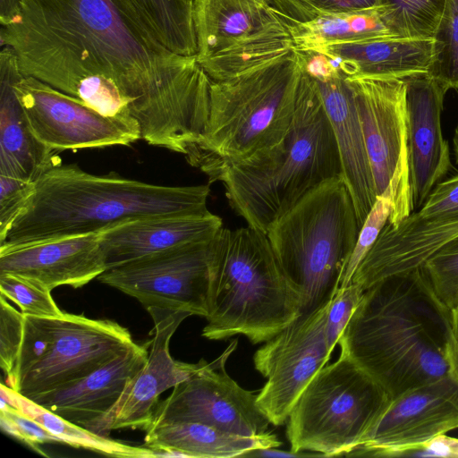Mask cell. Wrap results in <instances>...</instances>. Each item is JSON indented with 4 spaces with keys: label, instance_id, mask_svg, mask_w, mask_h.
<instances>
[{
    "label": "cell",
    "instance_id": "obj_1",
    "mask_svg": "<svg viewBox=\"0 0 458 458\" xmlns=\"http://www.w3.org/2000/svg\"><path fill=\"white\" fill-rule=\"evenodd\" d=\"M0 23L22 75L137 123L148 144L177 127L191 56L169 51L113 0H0Z\"/></svg>",
    "mask_w": 458,
    "mask_h": 458
},
{
    "label": "cell",
    "instance_id": "obj_2",
    "mask_svg": "<svg viewBox=\"0 0 458 458\" xmlns=\"http://www.w3.org/2000/svg\"><path fill=\"white\" fill-rule=\"evenodd\" d=\"M450 309L420 267L367 288L338 344L391 400L450 373Z\"/></svg>",
    "mask_w": 458,
    "mask_h": 458
},
{
    "label": "cell",
    "instance_id": "obj_3",
    "mask_svg": "<svg viewBox=\"0 0 458 458\" xmlns=\"http://www.w3.org/2000/svg\"><path fill=\"white\" fill-rule=\"evenodd\" d=\"M209 184L165 186L97 175L60 160L33 181V191L4 236L0 249L98 233L150 216L204 215Z\"/></svg>",
    "mask_w": 458,
    "mask_h": 458
},
{
    "label": "cell",
    "instance_id": "obj_4",
    "mask_svg": "<svg viewBox=\"0 0 458 458\" xmlns=\"http://www.w3.org/2000/svg\"><path fill=\"white\" fill-rule=\"evenodd\" d=\"M230 206L248 225L269 226L322 182L342 176L338 148L316 81L303 70L292 126L277 145L216 167Z\"/></svg>",
    "mask_w": 458,
    "mask_h": 458
},
{
    "label": "cell",
    "instance_id": "obj_5",
    "mask_svg": "<svg viewBox=\"0 0 458 458\" xmlns=\"http://www.w3.org/2000/svg\"><path fill=\"white\" fill-rule=\"evenodd\" d=\"M301 315V300L284 276L267 233L222 227L211 244L207 325L202 336L243 335L267 342Z\"/></svg>",
    "mask_w": 458,
    "mask_h": 458
},
{
    "label": "cell",
    "instance_id": "obj_6",
    "mask_svg": "<svg viewBox=\"0 0 458 458\" xmlns=\"http://www.w3.org/2000/svg\"><path fill=\"white\" fill-rule=\"evenodd\" d=\"M302 72L293 51L236 77L211 81L206 129L188 163L208 175L279 144L293 121Z\"/></svg>",
    "mask_w": 458,
    "mask_h": 458
},
{
    "label": "cell",
    "instance_id": "obj_7",
    "mask_svg": "<svg viewBox=\"0 0 458 458\" xmlns=\"http://www.w3.org/2000/svg\"><path fill=\"white\" fill-rule=\"evenodd\" d=\"M359 232L342 176L314 188L269 226L267 235L284 276L301 297V314L333 300Z\"/></svg>",
    "mask_w": 458,
    "mask_h": 458
},
{
    "label": "cell",
    "instance_id": "obj_8",
    "mask_svg": "<svg viewBox=\"0 0 458 458\" xmlns=\"http://www.w3.org/2000/svg\"><path fill=\"white\" fill-rule=\"evenodd\" d=\"M391 398L345 354L324 366L301 394L287 419L293 452L350 454L376 427Z\"/></svg>",
    "mask_w": 458,
    "mask_h": 458
},
{
    "label": "cell",
    "instance_id": "obj_9",
    "mask_svg": "<svg viewBox=\"0 0 458 458\" xmlns=\"http://www.w3.org/2000/svg\"><path fill=\"white\" fill-rule=\"evenodd\" d=\"M135 344L114 320L24 315L18 361L5 385L31 399L82 378Z\"/></svg>",
    "mask_w": 458,
    "mask_h": 458
},
{
    "label": "cell",
    "instance_id": "obj_10",
    "mask_svg": "<svg viewBox=\"0 0 458 458\" xmlns=\"http://www.w3.org/2000/svg\"><path fill=\"white\" fill-rule=\"evenodd\" d=\"M359 114L377 196L392 192L388 224L396 226L412 211L405 84L402 79L346 77Z\"/></svg>",
    "mask_w": 458,
    "mask_h": 458
},
{
    "label": "cell",
    "instance_id": "obj_11",
    "mask_svg": "<svg viewBox=\"0 0 458 458\" xmlns=\"http://www.w3.org/2000/svg\"><path fill=\"white\" fill-rule=\"evenodd\" d=\"M213 238L109 268L98 279L137 299L146 309L183 310L207 318Z\"/></svg>",
    "mask_w": 458,
    "mask_h": 458
},
{
    "label": "cell",
    "instance_id": "obj_12",
    "mask_svg": "<svg viewBox=\"0 0 458 458\" xmlns=\"http://www.w3.org/2000/svg\"><path fill=\"white\" fill-rule=\"evenodd\" d=\"M331 301L301 314L253 356L255 369L267 378L257 403L275 426L287 421L302 391L330 359L325 327Z\"/></svg>",
    "mask_w": 458,
    "mask_h": 458
},
{
    "label": "cell",
    "instance_id": "obj_13",
    "mask_svg": "<svg viewBox=\"0 0 458 458\" xmlns=\"http://www.w3.org/2000/svg\"><path fill=\"white\" fill-rule=\"evenodd\" d=\"M13 88L32 134L54 151L129 146L140 140L136 123L106 116L38 79L21 73Z\"/></svg>",
    "mask_w": 458,
    "mask_h": 458
},
{
    "label": "cell",
    "instance_id": "obj_14",
    "mask_svg": "<svg viewBox=\"0 0 458 458\" xmlns=\"http://www.w3.org/2000/svg\"><path fill=\"white\" fill-rule=\"evenodd\" d=\"M237 339L212 363L205 365L156 407L149 424L199 422L246 437L268 431L270 421L257 403L258 394L240 386L226 372L225 362Z\"/></svg>",
    "mask_w": 458,
    "mask_h": 458
},
{
    "label": "cell",
    "instance_id": "obj_15",
    "mask_svg": "<svg viewBox=\"0 0 458 458\" xmlns=\"http://www.w3.org/2000/svg\"><path fill=\"white\" fill-rule=\"evenodd\" d=\"M458 428V381L448 375L393 399L352 455L396 456L424 450L435 438Z\"/></svg>",
    "mask_w": 458,
    "mask_h": 458
},
{
    "label": "cell",
    "instance_id": "obj_16",
    "mask_svg": "<svg viewBox=\"0 0 458 458\" xmlns=\"http://www.w3.org/2000/svg\"><path fill=\"white\" fill-rule=\"evenodd\" d=\"M154 323L151 347L144 366L128 381L118 402L104 418L96 434L108 437L114 429L145 430L149 426L159 396L167 389L188 379L207 362L191 364L174 360L170 340L190 312L150 307L146 309Z\"/></svg>",
    "mask_w": 458,
    "mask_h": 458
},
{
    "label": "cell",
    "instance_id": "obj_17",
    "mask_svg": "<svg viewBox=\"0 0 458 458\" xmlns=\"http://www.w3.org/2000/svg\"><path fill=\"white\" fill-rule=\"evenodd\" d=\"M402 80L405 84L408 163L415 212L452 167L449 145L441 130L448 90L428 72Z\"/></svg>",
    "mask_w": 458,
    "mask_h": 458
},
{
    "label": "cell",
    "instance_id": "obj_18",
    "mask_svg": "<svg viewBox=\"0 0 458 458\" xmlns=\"http://www.w3.org/2000/svg\"><path fill=\"white\" fill-rule=\"evenodd\" d=\"M106 269L99 233L0 249V275L17 276L50 291L82 287Z\"/></svg>",
    "mask_w": 458,
    "mask_h": 458
},
{
    "label": "cell",
    "instance_id": "obj_19",
    "mask_svg": "<svg viewBox=\"0 0 458 458\" xmlns=\"http://www.w3.org/2000/svg\"><path fill=\"white\" fill-rule=\"evenodd\" d=\"M148 356V344H135L82 378L30 400L95 433Z\"/></svg>",
    "mask_w": 458,
    "mask_h": 458
},
{
    "label": "cell",
    "instance_id": "obj_20",
    "mask_svg": "<svg viewBox=\"0 0 458 458\" xmlns=\"http://www.w3.org/2000/svg\"><path fill=\"white\" fill-rule=\"evenodd\" d=\"M314 80L334 131L342 177L360 230L377 196L353 95L346 76L337 69Z\"/></svg>",
    "mask_w": 458,
    "mask_h": 458
},
{
    "label": "cell",
    "instance_id": "obj_21",
    "mask_svg": "<svg viewBox=\"0 0 458 458\" xmlns=\"http://www.w3.org/2000/svg\"><path fill=\"white\" fill-rule=\"evenodd\" d=\"M222 227V219L211 212L160 216L119 224L100 232L99 238L109 269L179 245L210 240Z\"/></svg>",
    "mask_w": 458,
    "mask_h": 458
},
{
    "label": "cell",
    "instance_id": "obj_22",
    "mask_svg": "<svg viewBox=\"0 0 458 458\" xmlns=\"http://www.w3.org/2000/svg\"><path fill=\"white\" fill-rule=\"evenodd\" d=\"M272 7L287 26L297 52H317L329 45L392 37L378 6L338 13L320 8L309 0H272Z\"/></svg>",
    "mask_w": 458,
    "mask_h": 458
},
{
    "label": "cell",
    "instance_id": "obj_23",
    "mask_svg": "<svg viewBox=\"0 0 458 458\" xmlns=\"http://www.w3.org/2000/svg\"><path fill=\"white\" fill-rule=\"evenodd\" d=\"M21 74L13 51L0 54V174L33 182L60 159L32 134L14 92Z\"/></svg>",
    "mask_w": 458,
    "mask_h": 458
},
{
    "label": "cell",
    "instance_id": "obj_24",
    "mask_svg": "<svg viewBox=\"0 0 458 458\" xmlns=\"http://www.w3.org/2000/svg\"><path fill=\"white\" fill-rule=\"evenodd\" d=\"M433 39L374 38L329 45L317 51L349 78L403 79L428 72Z\"/></svg>",
    "mask_w": 458,
    "mask_h": 458
},
{
    "label": "cell",
    "instance_id": "obj_25",
    "mask_svg": "<svg viewBox=\"0 0 458 458\" xmlns=\"http://www.w3.org/2000/svg\"><path fill=\"white\" fill-rule=\"evenodd\" d=\"M197 60L247 38L279 17L272 0H192Z\"/></svg>",
    "mask_w": 458,
    "mask_h": 458
},
{
    "label": "cell",
    "instance_id": "obj_26",
    "mask_svg": "<svg viewBox=\"0 0 458 458\" xmlns=\"http://www.w3.org/2000/svg\"><path fill=\"white\" fill-rule=\"evenodd\" d=\"M282 442L268 432L246 437L199 422H166L148 427L145 445L154 450L179 452L185 457L243 456L251 450L279 447Z\"/></svg>",
    "mask_w": 458,
    "mask_h": 458
},
{
    "label": "cell",
    "instance_id": "obj_27",
    "mask_svg": "<svg viewBox=\"0 0 458 458\" xmlns=\"http://www.w3.org/2000/svg\"><path fill=\"white\" fill-rule=\"evenodd\" d=\"M140 30L182 56L198 53L191 0H113Z\"/></svg>",
    "mask_w": 458,
    "mask_h": 458
},
{
    "label": "cell",
    "instance_id": "obj_28",
    "mask_svg": "<svg viewBox=\"0 0 458 458\" xmlns=\"http://www.w3.org/2000/svg\"><path fill=\"white\" fill-rule=\"evenodd\" d=\"M295 51L289 30L279 18L256 34L209 57L197 60L211 81H222Z\"/></svg>",
    "mask_w": 458,
    "mask_h": 458
},
{
    "label": "cell",
    "instance_id": "obj_29",
    "mask_svg": "<svg viewBox=\"0 0 458 458\" xmlns=\"http://www.w3.org/2000/svg\"><path fill=\"white\" fill-rule=\"evenodd\" d=\"M0 389L2 401L42 425L62 444L116 457H156L155 451L149 447L133 446L98 435L20 394L6 385L1 384Z\"/></svg>",
    "mask_w": 458,
    "mask_h": 458
},
{
    "label": "cell",
    "instance_id": "obj_30",
    "mask_svg": "<svg viewBox=\"0 0 458 458\" xmlns=\"http://www.w3.org/2000/svg\"><path fill=\"white\" fill-rule=\"evenodd\" d=\"M446 0H379L382 20L394 38L432 39Z\"/></svg>",
    "mask_w": 458,
    "mask_h": 458
},
{
    "label": "cell",
    "instance_id": "obj_31",
    "mask_svg": "<svg viewBox=\"0 0 458 458\" xmlns=\"http://www.w3.org/2000/svg\"><path fill=\"white\" fill-rule=\"evenodd\" d=\"M428 73L447 90L458 88V0H446L436 29Z\"/></svg>",
    "mask_w": 458,
    "mask_h": 458
},
{
    "label": "cell",
    "instance_id": "obj_32",
    "mask_svg": "<svg viewBox=\"0 0 458 458\" xmlns=\"http://www.w3.org/2000/svg\"><path fill=\"white\" fill-rule=\"evenodd\" d=\"M419 267L444 304L451 309L458 302V236L442 245Z\"/></svg>",
    "mask_w": 458,
    "mask_h": 458
},
{
    "label": "cell",
    "instance_id": "obj_33",
    "mask_svg": "<svg viewBox=\"0 0 458 458\" xmlns=\"http://www.w3.org/2000/svg\"><path fill=\"white\" fill-rule=\"evenodd\" d=\"M1 295L14 302L24 315L38 318L64 316L55 302L51 291L25 278L0 275Z\"/></svg>",
    "mask_w": 458,
    "mask_h": 458
},
{
    "label": "cell",
    "instance_id": "obj_34",
    "mask_svg": "<svg viewBox=\"0 0 458 458\" xmlns=\"http://www.w3.org/2000/svg\"><path fill=\"white\" fill-rule=\"evenodd\" d=\"M392 207V192L387 187L386 191L377 196V200L362 225L347 264L339 288L347 286L367 253L376 242L379 233L388 222Z\"/></svg>",
    "mask_w": 458,
    "mask_h": 458
},
{
    "label": "cell",
    "instance_id": "obj_35",
    "mask_svg": "<svg viewBox=\"0 0 458 458\" xmlns=\"http://www.w3.org/2000/svg\"><path fill=\"white\" fill-rule=\"evenodd\" d=\"M456 217H458V174L437 183L423 206L412 212L402 223L439 224Z\"/></svg>",
    "mask_w": 458,
    "mask_h": 458
},
{
    "label": "cell",
    "instance_id": "obj_36",
    "mask_svg": "<svg viewBox=\"0 0 458 458\" xmlns=\"http://www.w3.org/2000/svg\"><path fill=\"white\" fill-rule=\"evenodd\" d=\"M0 297V366L5 380L14 372L23 336L24 314Z\"/></svg>",
    "mask_w": 458,
    "mask_h": 458
},
{
    "label": "cell",
    "instance_id": "obj_37",
    "mask_svg": "<svg viewBox=\"0 0 458 458\" xmlns=\"http://www.w3.org/2000/svg\"><path fill=\"white\" fill-rule=\"evenodd\" d=\"M0 425L6 434L23 442L41 454H44V453L41 452L40 445L54 442L62 444L57 437L50 433L42 425L2 400Z\"/></svg>",
    "mask_w": 458,
    "mask_h": 458
},
{
    "label": "cell",
    "instance_id": "obj_38",
    "mask_svg": "<svg viewBox=\"0 0 458 458\" xmlns=\"http://www.w3.org/2000/svg\"><path fill=\"white\" fill-rule=\"evenodd\" d=\"M364 290L351 283L339 288L333 298L326 319V337L329 349L333 352L348 325L355 309L363 295Z\"/></svg>",
    "mask_w": 458,
    "mask_h": 458
},
{
    "label": "cell",
    "instance_id": "obj_39",
    "mask_svg": "<svg viewBox=\"0 0 458 458\" xmlns=\"http://www.w3.org/2000/svg\"><path fill=\"white\" fill-rule=\"evenodd\" d=\"M33 191V182L0 174V237L4 236Z\"/></svg>",
    "mask_w": 458,
    "mask_h": 458
},
{
    "label": "cell",
    "instance_id": "obj_40",
    "mask_svg": "<svg viewBox=\"0 0 458 458\" xmlns=\"http://www.w3.org/2000/svg\"><path fill=\"white\" fill-rule=\"evenodd\" d=\"M317 6L338 13H352L373 9L379 0H309Z\"/></svg>",
    "mask_w": 458,
    "mask_h": 458
},
{
    "label": "cell",
    "instance_id": "obj_41",
    "mask_svg": "<svg viewBox=\"0 0 458 458\" xmlns=\"http://www.w3.org/2000/svg\"><path fill=\"white\" fill-rule=\"evenodd\" d=\"M447 360L450 374L458 381V302L450 309Z\"/></svg>",
    "mask_w": 458,
    "mask_h": 458
},
{
    "label": "cell",
    "instance_id": "obj_42",
    "mask_svg": "<svg viewBox=\"0 0 458 458\" xmlns=\"http://www.w3.org/2000/svg\"><path fill=\"white\" fill-rule=\"evenodd\" d=\"M424 450L435 455L458 457V439L442 435L433 439Z\"/></svg>",
    "mask_w": 458,
    "mask_h": 458
},
{
    "label": "cell",
    "instance_id": "obj_43",
    "mask_svg": "<svg viewBox=\"0 0 458 458\" xmlns=\"http://www.w3.org/2000/svg\"><path fill=\"white\" fill-rule=\"evenodd\" d=\"M277 447H269V448H259L251 450L250 452L245 454L243 456H259V457H300V456H310L312 454H302L301 452H293L278 450Z\"/></svg>",
    "mask_w": 458,
    "mask_h": 458
},
{
    "label": "cell",
    "instance_id": "obj_44",
    "mask_svg": "<svg viewBox=\"0 0 458 458\" xmlns=\"http://www.w3.org/2000/svg\"><path fill=\"white\" fill-rule=\"evenodd\" d=\"M456 90H458V88H457ZM453 147H454V153L455 161L458 164V123H457L456 128L454 130V138H453Z\"/></svg>",
    "mask_w": 458,
    "mask_h": 458
},
{
    "label": "cell",
    "instance_id": "obj_45",
    "mask_svg": "<svg viewBox=\"0 0 458 458\" xmlns=\"http://www.w3.org/2000/svg\"><path fill=\"white\" fill-rule=\"evenodd\" d=\"M191 1H192V0H191Z\"/></svg>",
    "mask_w": 458,
    "mask_h": 458
}]
</instances>
